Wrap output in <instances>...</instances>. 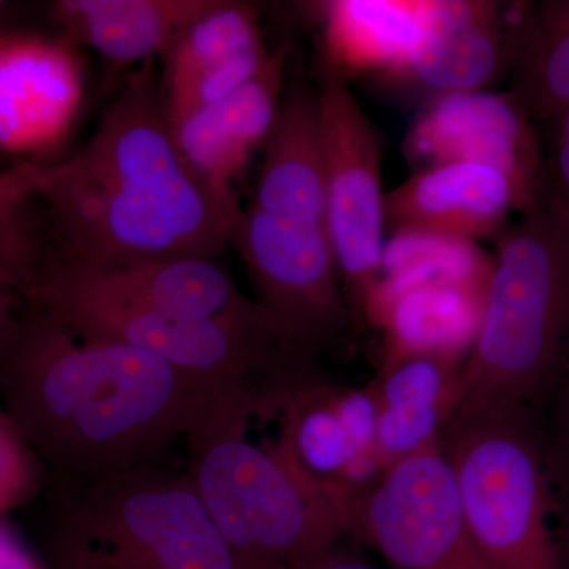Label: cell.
<instances>
[{
	"label": "cell",
	"instance_id": "obj_1",
	"mask_svg": "<svg viewBox=\"0 0 569 569\" xmlns=\"http://www.w3.org/2000/svg\"><path fill=\"white\" fill-rule=\"evenodd\" d=\"M48 231L44 261L71 272L162 258H217L241 204L182 156L153 62L127 77L91 138L69 159L24 162Z\"/></svg>",
	"mask_w": 569,
	"mask_h": 569
},
{
	"label": "cell",
	"instance_id": "obj_2",
	"mask_svg": "<svg viewBox=\"0 0 569 569\" xmlns=\"http://www.w3.org/2000/svg\"><path fill=\"white\" fill-rule=\"evenodd\" d=\"M228 391L29 307L0 347L3 415L58 490L157 462Z\"/></svg>",
	"mask_w": 569,
	"mask_h": 569
},
{
	"label": "cell",
	"instance_id": "obj_3",
	"mask_svg": "<svg viewBox=\"0 0 569 569\" xmlns=\"http://www.w3.org/2000/svg\"><path fill=\"white\" fill-rule=\"evenodd\" d=\"M269 406L257 389L223 392L186 437L190 478L241 569L298 567L353 529V497L306 470L287 421L274 445L250 438Z\"/></svg>",
	"mask_w": 569,
	"mask_h": 569
},
{
	"label": "cell",
	"instance_id": "obj_4",
	"mask_svg": "<svg viewBox=\"0 0 569 569\" xmlns=\"http://www.w3.org/2000/svg\"><path fill=\"white\" fill-rule=\"evenodd\" d=\"M569 369V230L541 203L497 239L481 325L455 410L530 411Z\"/></svg>",
	"mask_w": 569,
	"mask_h": 569
},
{
	"label": "cell",
	"instance_id": "obj_5",
	"mask_svg": "<svg viewBox=\"0 0 569 569\" xmlns=\"http://www.w3.org/2000/svg\"><path fill=\"white\" fill-rule=\"evenodd\" d=\"M54 569H241L189 470L157 462L58 490Z\"/></svg>",
	"mask_w": 569,
	"mask_h": 569
},
{
	"label": "cell",
	"instance_id": "obj_6",
	"mask_svg": "<svg viewBox=\"0 0 569 569\" xmlns=\"http://www.w3.org/2000/svg\"><path fill=\"white\" fill-rule=\"evenodd\" d=\"M530 411L455 410L438 436L468 530L490 569H567Z\"/></svg>",
	"mask_w": 569,
	"mask_h": 569
},
{
	"label": "cell",
	"instance_id": "obj_7",
	"mask_svg": "<svg viewBox=\"0 0 569 569\" xmlns=\"http://www.w3.org/2000/svg\"><path fill=\"white\" fill-rule=\"evenodd\" d=\"M26 307L91 339L140 348L222 389L279 396L306 370L268 313L246 318H171L74 293L33 277Z\"/></svg>",
	"mask_w": 569,
	"mask_h": 569
},
{
	"label": "cell",
	"instance_id": "obj_8",
	"mask_svg": "<svg viewBox=\"0 0 569 569\" xmlns=\"http://www.w3.org/2000/svg\"><path fill=\"white\" fill-rule=\"evenodd\" d=\"M316 92L323 151L326 233L340 279L365 307L380 279L387 244L380 140L347 78L323 58Z\"/></svg>",
	"mask_w": 569,
	"mask_h": 569
},
{
	"label": "cell",
	"instance_id": "obj_9",
	"mask_svg": "<svg viewBox=\"0 0 569 569\" xmlns=\"http://www.w3.org/2000/svg\"><path fill=\"white\" fill-rule=\"evenodd\" d=\"M231 244L247 266L258 306L295 353L310 356L346 329L342 279L326 228L242 208Z\"/></svg>",
	"mask_w": 569,
	"mask_h": 569
},
{
	"label": "cell",
	"instance_id": "obj_10",
	"mask_svg": "<svg viewBox=\"0 0 569 569\" xmlns=\"http://www.w3.org/2000/svg\"><path fill=\"white\" fill-rule=\"evenodd\" d=\"M355 527L395 569H490L463 519L438 438L353 500Z\"/></svg>",
	"mask_w": 569,
	"mask_h": 569
},
{
	"label": "cell",
	"instance_id": "obj_11",
	"mask_svg": "<svg viewBox=\"0 0 569 569\" xmlns=\"http://www.w3.org/2000/svg\"><path fill=\"white\" fill-rule=\"evenodd\" d=\"M533 13L527 2L421 0L406 58L381 82L427 100L488 91L515 70Z\"/></svg>",
	"mask_w": 569,
	"mask_h": 569
},
{
	"label": "cell",
	"instance_id": "obj_12",
	"mask_svg": "<svg viewBox=\"0 0 569 569\" xmlns=\"http://www.w3.org/2000/svg\"><path fill=\"white\" fill-rule=\"evenodd\" d=\"M403 152L417 170L448 162L490 164L516 182L529 211L539 203L545 148L529 112L509 92L488 89L426 100Z\"/></svg>",
	"mask_w": 569,
	"mask_h": 569
},
{
	"label": "cell",
	"instance_id": "obj_13",
	"mask_svg": "<svg viewBox=\"0 0 569 569\" xmlns=\"http://www.w3.org/2000/svg\"><path fill=\"white\" fill-rule=\"evenodd\" d=\"M84 93V66L69 39L0 28V151L43 162L69 137Z\"/></svg>",
	"mask_w": 569,
	"mask_h": 569
},
{
	"label": "cell",
	"instance_id": "obj_14",
	"mask_svg": "<svg viewBox=\"0 0 569 569\" xmlns=\"http://www.w3.org/2000/svg\"><path fill=\"white\" fill-rule=\"evenodd\" d=\"M269 54L260 9L252 3L216 0L160 58V93L170 126L241 88L263 69Z\"/></svg>",
	"mask_w": 569,
	"mask_h": 569
},
{
	"label": "cell",
	"instance_id": "obj_15",
	"mask_svg": "<svg viewBox=\"0 0 569 569\" xmlns=\"http://www.w3.org/2000/svg\"><path fill=\"white\" fill-rule=\"evenodd\" d=\"M529 212L519 187L485 163L448 162L415 171L385 198L387 230L477 244L500 238L512 213Z\"/></svg>",
	"mask_w": 569,
	"mask_h": 569
},
{
	"label": "cell",
	"instance_id": "obj_16",
	"mask_svg": "<svg viewBox=\"0 0 569 569\" xmlns=\"http://www.w3.org/2000/svg\"><path fill=\"white\" fill-rule=\"evenodd\" d=\"M67 290L171 318L264 316L217 258L179 257L122 266L110 271L71 272L43 260L36 274Z\"/></svg>",
	"mask_w": 569,
	"mask_h": 569
},
{
	"label": "cell",
	"instance_id": "obj_17",
	"mask_svg": "<svg viewBox=\"0 0 569 569\" xmlns=\"http://www.w3.org/2000/svg\"><path fill=\"white\" fill-rule=\"evenodd\" d=\"M287 43L272 48L263 69L220 102L171 127L190 167L213 189L236 193L258 149H263L279 114L287 74Z\"/></svg>",
	"mask_w": 569,
	"mask_h": 569
},
{
	"label": "cell",
	"instance_id": "obj_18",
	"mask_svg": "<svg viewBox=\"0 0 569 569\" xmlns=\"http://www.w3.org/2000/svg\"><path fill=\"white\" fill-rule=\"evenodd\" d=\"M488 288L380 277L365 309L387 336V367L413 356L459 362L477 339Z\"/></svg>",
	"mask_w": 569,
	"mask_h": 569
},
{
	"label": "cell",
	"instance_id": "obj_19",
	"mask_svg": "<svg viewBox=\"0 0 569 569\" xmlns=\"http://www.w3.org/2000/svg\"><path fill=\"white\" fill-rule=\"evenodd\" d=\"M216 0H59L52 20L74 47H88L114 69L162 58L187 26Z\"/></svg>",
	"mask_w": 569,
	"mask_h": 569
},
{
	"label": "cell",
	"instance_id": "obj_20",
	"mask_svg": "<svg viewBox=\"0 0 569 569\" xmlns=\"http://www.w3.org/2000/svg\"><path fill=\"white\" fill-rule=\"evenodd\" d=\"M250 204L277 219L326 228L317 92L305 82L284 88Z\"/></svg>",
	"mask_w": 569,
	"mask_h": 569
},
{
	"label": "cell",
	"instance_id": "obj_21",
	"mask_svg": "<svg viewBox=\"0 0 569 569\" xmlns=\"http://www.w3.org/2000/svg\"><path fill=\"white\" fill-rule=\"evenodd\" d=\"M421 0H332L318 3L323 24L321 58L343 77L383 80L406 58Z\"/></svg>",
	"mask_w": 569,
	"mask_h": 569
},
{
	"label": "cell",
	"instance_id": "obj_22",
	"mask_svg": "<svg viewBox=\"0 0 569 569\" xmlns=\"http://www.w3.org/2000/svg\"><path fill=\"white\" fill-rule=\"evenodd\" d=\"M48 253L43 212L24 162L0 170V347L26 310V291Z\"/></svg>",
	"mask_w": 569,
	"mask_h": 569
},
{
	"label": "cell",
	"instance_id": "obj_23",
	"mask_svg": "<svg viewBox=\"0 0 569 569\" xmlns=\"http://www.w3.org/2000/svg\"><path fill=\"white\" fill-rule=\"evenodd\" d=\"M509 93L533 122L548 123L569 110V0L535 6Z\"/></svg>",
	"mask_w": 569,
	"mask_h": 569
},
{
	"label": "cell",
	"instance_id": "obj_24",
	"mask_svg": "<svg viewBox=\"0 0 569 569\" xmlns=\"http://www.w3.org/2000/svg\"><path fill=\"white\" fill-rule=\"evenodd\" d=\"M459 362L432 356H413L387 367L377 392L380 407H447L452 411Z\"/></svg>",
	"mask_w": 569,
	"mask_h": 569
},
{
	"label": "cell",
	"instance_id": "obj_25",
	"mask_svg": "<svg viewBox=\"0 0 569 569\" xmlns=\"http://www.w3.org/2000/svg\"><path fill=\"white\" fill-rule=\"evenodd\" d=\"M449 415V408L438 406L381 407L376 452L383 470L436 441Z\"/></svg>",
	"mask_w": 569,
	"mask_h": 569
},
{
	"label": "cell",
	"instance_id": "obj_26",
	"mask_svg": "<svg viewBox=\"0 0 569 569\" xmlns=\"http://www.w3.org/2000/svg\"><path fill=\"white\" fill-rule=\"evenodd\" d=\"M39 477L40 466L31 449L0 411V519L33 496Z\"/></svg>",
	"mask_w": 569,
	"mask_h": 569
},
{
	"label": "cell",
	"instance_id": "obj_27",
	"mask_svg": "<svg viewBox=\"0 0 569 569\" xmlns=\"http://www.w3.org/2000/svg\"><path fill=\"white\" fill-rule=\"evenodd\" d=\"M548 126L549 148L545 152L539 203L569 230V110Z\"/></svg>",
	"mask_w": 569,
	"mask_h": 569
},
{
	"label": "cell",
	"instance_id": "obj_28",
	"mask_svg": "<svg viewBox=\"0 0 569 569\" xmlns=\"http://www.w3.org/2000/svg\"><path fill=\"white\" fill-rule=\"evenodd\" d=\"M337 417L346 429L353 455L376 452L380 400L373 391H351L331 400Z\"/></svg>",
	"mask_w": 569,
	"mask_h": 569
},
{
	"label": "cell",
	"instance_id": "obj_29",
	"mask_svg": "<svg viewBox=\"0 0 569 569\" xmlns=\"http://www.w3.org/2000/svg\"><path fill=\"white\" fill-rule=\"evenodd\" d=\"M0 569H47L9 523L0 519Z\"/></svg>",
	"mask_w": 569,
	"mask_h": 569
},
{
	"label": "cell",
	"instance_id": "obj_30",
	"mask_svg": "<svg viewBox=\"0 0 569 569\" xmlns=\"http://www.w3.org/2000/svg\"><path fill=\"white\" fill-rule=\"evenodd\" d=\"M290 569H377L373 565H370L369 561L362 559V557L356 556V553L350 552V550H346L339 548V545L335 546V548L326 550L321 556L316 557V559L306 561V563L298 565V567H293Z\"/></svg>",
	"mask_w": 569,
	"mask_h": 569
},
{
	"label": "cell",
	"instance_id": "obj_31",
	"mask_svg": "<svg viewBox=\"0 0 569 569\" xmlns=\"http://www.w3.org/2000/svg\"><path fill=\"white\" fill-rule=\"evenodd\" d=\"M569 376V369L567 372ZM565 448H567V463L569 468V378H568V391H567V411H565Z\"/></svg>",
	"mask_w": 569,
	"mask_h": 569
},
{
	"label": "cell",
	"instance_id": "obj_32",
	"mask_svg": "<svg viewBox=\"0 0 569 569\" xmlns=\"http://www.w3.org/2000/svg\"><path fill=\"white\" fill-rule=\"evenodd\" d=\"M2 6H3V3H0V11H2V9H3V7H2Z\"/></svg>",
	"mask_w": 569,
	"mask_h": 569
}]
</instances>
